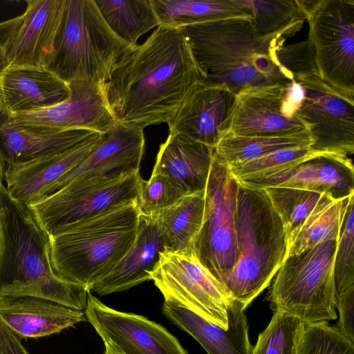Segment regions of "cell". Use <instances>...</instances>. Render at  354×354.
<instances>
[{
	"label": "cell",
	"instance_id": "1",
	"mask_svg": "<svg viewBox=\"0 0 354 354\" xmlns=\"http://www.w3.org/2000/svg\"><path fill=\"white\" fill-rule=\"evenodd\" d=\"M203 80L180 29L160 25L122 59L105 94L117 122L144 129L167 124Z\"/></svg>",
	"mask_w": 354,
	"mask_h": 354
},
{
	"label": "cell",
	"instance_id": "2",
	"mask_svg": "<svg viewBox=\"0 0 354 354\" xmlns=\"http://www.w3.org/2000/svg\"><path fill=\"white\" fill-rule=\"evenodd\" d=\"M207 84L241 90L270 84H289L292 73L277 51L286 38L259 35L250 18H228L179 28Z\"/></svg>",
	"mask_w": 354,
	"mask_h": 354
},
{
	"label": "cell",
	"instance_id": "3",
	"mask_svg": "<svg viewBox=\"0 0 354 354\" xmlns=\"http://www.w3.org/2000/svg\"><path fill=\"white\" fill-rule=\"evenodd\" d=\"M88 291L58 276L49 237L27 205L0 188V297L30 296L84 310Z\"/></svg>",
	"mask_w": 354,
	"mask_h": 354
},
{
	"label": "cell",
	"instance_id": "4",
	"mask_svg": "<svg viewBox=\"0 0 354 354\" xmlns=\"http://www.w3.org/2000/svg\"><path fill=\"white\" fill-rule=\"evenodd\" d=\"M235 227L238 260L222 285L233 300L247 308L269 286L287 258L288 240L265 190L239 183Z\"/></svg>",
	"mask_w": 354,
	"mask_h": 354
},
{
	"label": "cell",
	"instance_id": "5",
	"mask_svg": "<svg viewBox=\"0 0 354 354\" xmlns=\"http://www.w3.org/2000/svg\"><path fill=\"white\" fill-rule=\"evenodd\" d=\"M136 201L113 208L49 236L55 273L91 292L127 254L137 236Z\"/></svg>",
	"mask_w": 354,
	"mask_h": 354
},
{
	"label": "cell",
	"instance_id": "6",
	"mask_svg": "<svg viewBox=\"0 0 354 354\" xmlns=\"http://www.w3.org/2000/svg\"><path fill=\"white\" fill-rule=\"evenodd\" d=\"M137 46L109 28L94 0H66L49 69L67 84L75 80L105 84Z\"/></svg>",
	"mask_w": 354,
	"mask_h": 354
},
{
	"label": "cell",
	"instance_id": "7",
	"mask_svg": "<svg viewBox=\"0 0 354 354\" xmlns=\"http://www.w3.org/2000/svg\"><path fill=\"white\" fill-rule=\"evenodd\" d=\"M339 234L286 259L268 297L274 311L306 324L337 318L333 263Z\"/></svg>",
	"mask_w": 354,
	"mask_h": 354
},
{
	"label": "cell",
	"instance_id": "8",
	"mask_svg": "<svg viewBox=\"0 0 354 354\" xmlns=\"http://www.w3.org/2000/svg\"><path fill=\"white\" fill-rule=\"evenodd\" d=\"M142 180L140 171L115 177L78 179L27 205L49 237L136 201Z\"/></svg>",
	"mask_w": 354,
	"mask_h": 354
},
{
	"label": "cell",
	"instance_id": "9",
	"mask_svg": "<svg viewBox=\"0 0 354 354\" xmlns=\"http://www.w3.org/2000/svg\"><path fill=\"white\" fill-rule=\"evenodd\" d=\"M239 183L214 150L205 188L202 227L193 250L201 263L221 284L236 264L235 215Z\"/></svg>",
	"mask_w": 354,
	"mask_h": 354
},
{
	"label": "cell",
	"instance_id": "10",
	"mask_svg": "<svg viewBox=\"0 0 354 354\" xmlns=\"http://www.w3.org/2000/svg\"><path fill=\"white\" fill-rule=\"evenodd\" d=\"M306 21L319 77L354 98V1H309Z\"/></svg>",
	"mask_w": 354,
	"mask_h": 354
},
{
	"label": "cell",
	"instance_id": "11",
	"mask_svg": "<svg viewBox=\"0 0 354 354\" xmlns=\"http://www.w3.org/2000/svg\"><path fill=\"white\" fill-rule=\"evenodd\" d=\"M303 95L295 115L306 127L315 153L348 156L354 152V98L333 88L315 64L292 74Z\"/></svg>",
	"mask_w": 354,
	"mask_h": 354
},
{
	"label": "cell",
	"instance_id": "12",
	"mask_svg": "<svg viewBox=\"0 0 354 354\" xmlns=\"http://www.w3.org/2000/svg\"><path fill=\"white\" fill-rule=\"evenodd\" d=\"M164 298L175 299L224 328L232 297L201 263L193 249L165 250L151 273Z\"/></svg>",
	"mask_w": 354,
	"mask_h": 354
},
{
	"label": "cell",
	"instance_id": "13",
	"mask_svg": "<svg viewBox=\"0 0 354 354\" xmlns=\"http://www.w3.org/2000/svg\"><path fill=\"white\" fill-rule=\"evenodd\" d=\"M303 95L294 80L243 88L235 95L223 136H290L308 133L295 115Z\"/></svg>",
	"mask_w": 354,
	"mask_h": 354
},
{
	"label": "cell",
	"instance_id": "14",
	"mask_svg": "<svg viewBox=\"0 0 354 354\" xmlns=\"http://www.w3.org/2000/svg\"><path fill=\"white\" fill-rule=\"evenodd\" d=\"M70 95L50 107L13 113L5 119L17 125L53 130L86 129L105 133L117 122L109 107L104 84L75 80Z\"/></svg>",
	"mask_w": 354,
	"mask_h": 354
},
{
	"label": "cell",
	"instance_id": "15",
	"mask_svg": "<svg viewBox=\"0 0 354 354\" xmlns=\"http://www.w3.org/2000/svg\"><path fill=\"white\" fill-rule=\"evenodd\" d=\"M84 312L103 342L122 354H188L160 324L141 315L113 309L91 292Z\"/></svg>",
	"mask_w": 354,
	"mask_h": 354
},
{
	"label": "cell",
	"instance_id": "16",
	"mask_svg": "<svg viewBox=\"0 0 354 354\" xmlns=\"http://www.w3.org/2000/svg\"><path fill=\"white\" fill-rule=\"evenodd\" d=\"M66 1H26L21 24L4 46L6 68H49L55 54Z\"/></svg>",
	"mask_w": 354,
	"mask_h": 354
},
{
	"label": "cell",
	"instance_id": "17",
	"mask_svg": "<svg viewBox=\"0 0 354 354\" xmlns=\"http://www.w3.org/2000/svg\"><path fill=\"white\" fill-rule=\"evenodd\" d=\"M145 142L143 129L117 122L102 135L89 154L51 185L44 196L78 179L115 177L140 171Z\"/></svg>",
	"mask_w": 354,
	"mask_h": 354
},
{
	"label": "cell",
	"instance_id": "18",
	"mask_svg": "<svg viewBox=\"0 0 354 354\" xmlns=\"http://www.w3.org/2000/svg\"><path fill=\"white\" fill-rule=\"evenodd\" d=\"M238 182L253 189L286 187L326 193L335 199H342L354 194V169L348 156L318 153L270 176Z\"/></svg>",
	"mask_w": 354,
	"mask_h": 354
},
{
	"label": "cell",
	"instance_id": "19",
	"mask_svg": "<svg viewBox=\"0 0 354 354\" xmlns=\"http://www.w3.org/2000/svg\"><path fill=\"white\" fill-rule=\"evenodd\" d=\"M235 95L225 84H199L167 122L169 135L215 148Z\"/></svg>",
	"mask_w": 354,
	"mask_h": 354
},
{
	"label": "cell",
	"instance_id": "20",
	"mask_svg": "<svg viewBox=\"0 0 354 354\" xmlns=\"http://www.w3.org/2000/svg\"><path fill=\"white\" fill-rule=\"evenodd\" d=\"M245 309L232 299L224 328L197 314L180 302L165 298L162 312L173 323L192 335L207 354H252Z\"/></svg>",
	"mask_w": 354,
	"mask_h": 354
},
{
	"label": "cell",
	"instance_id": "21",
	"mask_svg": "<svg viewBox=\"0 0 354 354\" xmlns=\"http://www.w3.org/2000/svg\"><path fill=\"white\" fill-rule=\"evenodd\" d=\"M103 133L64 151L33 159L6 169L4 185L16 201L28 205L43 197L48 188L77 166Z\"/></svg>",
	"mask_w": 354,
	"mask_h": 354
},
{
	"label": "cell",
	"instance_id": "22",
	"mask_svg": "<svg viewBox=\"0 0 354 354\" xmlns=\"http://www.w3.org/2000/svg\"><path fill=\"white\" fill-rule=\"evenodd\" d=\"M0 84L5 118L52 106L70 95L68 84L48 68L7 67Z\"/></svg>",
	"mask_w": 354,
	"mask_h": 354
},
{
	"label": "cell",
	"instance_id": "23",
	"mask_svg": "<svg viewBox=\"0 0 354 354\" xmlns=\"http://www.w3.org/2000/svg\"><path fill=\"white\" fill-rule=\"evenodd\" d=\"M0 318L17 335L41 337L84 321L83 310L40 297H0Z\"/></svg>",
	"mask_w": 354,
	"mask_h": 354
},
{
	"label": "cell",
	"instance_id": "24",
	"mask_svg": "<svg viewBox=\"0 0 354 354\" xmlns=\"http://www.w3.org/2000/svg\"><path fill=\"white\" fill-rule=\"evenodd\" d=\"M165 250V241L156 216L140 214L133 245L113 271L97 281L91 292L105 295L151 280V273L160 254Z\"/></svg>",
	"mask_w": 354,
	"mask_h": 354
},
{
	"label": "cell",
	"instance_id": "25",
	"mask_svg": "<svg viewBox=\"0 0 354 354\" xmlns=\"http://www.w3.org/2000/svg\"><path fill=\"white\" fill-rule=\"evenodd\" d=\"M97 133L86 129L53 130L24 127L3 120L0 123V151L8 167L64 151Z\"/></svg>",
	"mask_w": 354,
	"mask_h": 354
},
{
	"label": "cell",
	"instance_id": "26",
	"mask_svg": "<svg viewBox=\"0 0 354 354\" xmlns=\"http://www.w3.org/2000/svg\"><path fill=\"white\" fill-rule=\"evenodd\" d=\"M214 148L169 135L160 146L152 173L169 176L188 194L205 190Z\"/></svg>",
	"mask_w": 354,
	"mask_h": 354
},
{
	"label": "cell",
	"instance_id": "27",
	"mask_svg": "<svg viewBox=\"0 0 354 354\" xmlns=\"http://www.w3.org/2000/svg\"><path fill=\"white\" fill-rule=\"evenodd\" d=\"M160 25L181 28L228 18L252 19L240 0H151Z\"/></svg>",
	"mask_w": 354,
	"mask_h": 354
},
{
	"label": "cell",
	"instance_id": "28",
	"mask_svg": "<svg viewBox=\"0 0 354 354\" xmlns=\"http://www.w3.org/2000/svg\"><path fill=\"white\" fill-rule=\"evenodd\" d=\"M205 203V190L189 194L157 216L165 250L193 249L202 227Z\"/></svg>",
	"mask_w": 354,
	"mask_h": 354
},
{
	"label": "cell",
	"instance_id": "29",
	"mask_svg": "<svg viewBox=\"0 0 354 354\" xmlns=\"http://www.w3.org/2000/svg\"><path fill=\"white\" fill-rule=\"evenodd\" d=\"M94 1L109 28L131 46H137L142 35L160 26L151 0Z\"/></svg>",
	"mask_w": 354,
	"mask_h": 354
},
{
	"label": "cell",
	"instance_id": "30",
	"mask_svg": "<svg viewBox=\"0 0 354 354\" xmlns=\"http://www.w3.org/2000/svg\"><path fill=\"white\" fill-rule=\"evenodd\" d=\"M250 11L256 32L262 36L284 38L297 32L307 19L309 1L240 0Z\"/></svg>",
	"mask_w": 354,
	"mask_h": 354
},
{
	"label": "cell",
	"instance_id": "31",
	"mask_svg": "<svg viewBox=\"0 0 354 354\" xmlns=\"http://www.w3.org/2000/svg\"><path fill=\"white\" fill-rule=\"evenodd\" d=\"M308 133L290 136H242L225 134L214 148L227 165L251 161L274 151L310 145Z\"/></svg>",
	"mask_w": 354,
	"mask_h": 354
},
{
	"label": "cell",
	"instance_id": "32",
	"mask_svg": "<svg viewBox=\"0 0 354 354\" xmlns=\"http://www.w3.org/2000/svg\"><path fill=\"white\" fill-rule=\"evenodd\" d=\"M351 196L335 199L329 194H324L288 245L287 257L299 254L330 236L339 234Z\"/></svg>",
	"mask_w": 354,
	"mask_h": 354
},
{
	"label": "cell",
	"instance_id": "33",
	"mask_svg": "<svg viewBox=\"0 0 354 354\" xmlns=\"http://www.w3.org/2000/svg\"><path fill=\"white\" fill-rule=\"evenodd\" d=\"M263 189L283 222L289 245L324 194L279 186Z\"/></svg>",
	"mask_w": 354,
	"mask_h": 354
},
{
	"label": "cell",
	"instance_id": "34",
	"mask_svg": "<svg viewBox=\"0 0 354 354\" xmlns=\"http://www.w3.org/2000/svg\"><path fill=\"white\" fill-rule=\"evenodd\" d=\"M304 323L298 318L274 311L258 337L252 354H297Z\"/></svg>",
	"mask_w": 354,
	"mask_h": 354
},
{
	"label": "cell",
	"instance_id": "35",
	"mask_svg": "<svg viewBox=\"0 0 354 354\" xmlns=\"http://www.w3.org/2000/svg\"><path fill=\"white\" fill-rule=\"evenodd\" d=\"M309 146L284 149L241 164L227 165L237 181L263 178L290 169L317 155Z\"/></svg>",
	"mask_w": 354,
	"mask_h": 354
},
{
	"label": "cell",
	"instance_id": "36",
	"mask_svg": "<svg viewBox=\"0 0 354 354\" xmlns=\"http://www.w3.org/2000/svg\"><path fill=\"white\" fill-rule=\"evenodd\" d=\"M335 297L354 292V195L344 214L333 263Z\"/></svg>",
	"mask_w": 354,
	"mask_h": 354
},
{
	"label": "cell",
	"instance_id": "37",
	"mask_svg": "<svg viewBox=\"0 0 354 354\" xmlns=\"http://www.w3.org/2000/svg\"><path fill=\"white\" fill-rule=\"evenodd\" d=\"M188 194L168 176L152 173L149 180H142L136 199L140 215L157 216L162 211Z\"/></svg>",
	"mask_w": 354,
	"mask_h": 354
},
{
	"label": "cell",
	"instance_id": "38",
	"mask_svg": "<svg viewBox=\"0 0 354 354\" xmlns=\"http://www.w3.org/2000/svg\"><path fill=\"white\" fill-rule=\"evenodd\" d=\"M297 354H354V342L326 322L304 323Z\"/></svg>",
	"mask_w": 354,
	"mask_h": 354
},
{
	"label": "cell",
	"instance_id": "39",
	"mask_svg": "<svg viewBox=\"0 0 354 354\" xmlns=\"http://www.w3.org/2000/svg\"><path fill=\"white\" fill-rule=\"evenodd\" d=\"M335 308L339 315L337 328L354 342V292L336 297Z\"/></svg>",
	"mask_w": 354,
	"mask_h": 354
},
{
	"label": "cell",
	"instance_id": "40",
	"mask_svg": "<svg viewBox=\"0 0 354 354\" xmlns=\"http://www.w3.org/2000/svg\"><path fill=\"white\" fill-rule=\"evenodd\" d=\"M23 14L0 22V78L6 68L4 59V46L8 39L15 33L21 24ZM0 115L5 116L0 84Z\"/></svg>",
	"mask_w": 354,
	"mask_h": 354
},
{
	"label": "cell",
	"instance_id": "41",
	"mask_svg": "<svg viewBox=\"0 0 354 354\" xmlns=\"http://www.w3.org/2000/svg\"><path fill=\"white\" fill-rule=\"evenodd\" d=\"M1 354H29L20 339L0 318Z\"/></svg>",
	"mask_w": 354,
	"mask_h": 354
},
{
	"label": "cell",
	"instance_id": "42",
	"mask_svg": "<svg viewBox=\"0 0 354 354\" xmlns=\"http://www.w3.org/2000/svg\"><path fill=\"white\" fill-rule=\"evenodd\" d=\"M6 165L0 151V188L4 183Z\"/></svg>",
	"mask_w": 354,
	"mask_h": 354
},
{
	"label": "cell",
	"instance_id": "43",
	"mask_svg": "<svg viewBox=\"0 0 354 354\" xmlns=\"http://www.w3.org/2000/svg\"><path fill=\"white\" fill-rule=\"evenodd\" d=\"M105 346L104 352L103 354H122L117 350L113 345L108 342H104Z\"/></svg>",
	"mask_w": 354,
	"mask_h": 354
},
{
	"label": "cell",
	"instance_id": "44",
	"mask_svg": "<svg viewBox=\"0 0 354 354\" xmlns=\"http://www.w3.org/2000/svg\"><path fill=\"white\" fill-rule=\"evenodd\" d=\"M0 354H1V353H0Z\"/></svg>",
	"mask_w": 354,
	"mask_h": 354
}]
</instances>
